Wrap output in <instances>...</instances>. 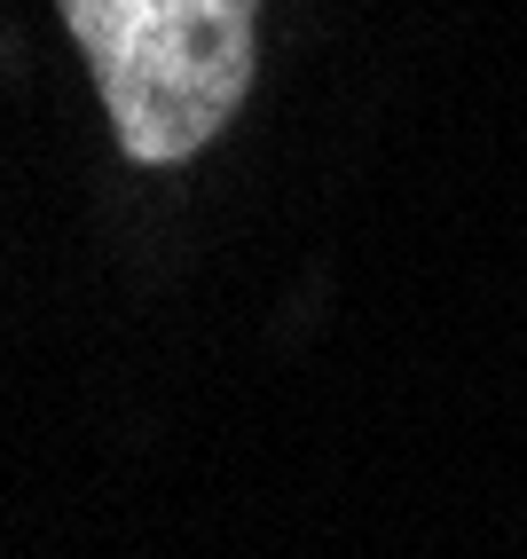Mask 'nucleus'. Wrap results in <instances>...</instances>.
<instances>
[{
    "instance_id": "1",
    "label": "nucleus",
    "mask_w": 527,
    "mask_h": 559,
    "mask_svg": "<svg viewBox=\"0 0 527 559\" xmlns=\"http://www.w3.org/2000/svg\"><path fill=\"white\" fill-rule=\"evenodd\" d=\"M134 166H181L252 87L260 0H56Z\"/></svg>"
}]
</instances>
